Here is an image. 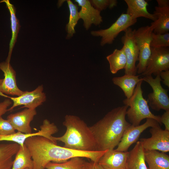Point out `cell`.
<instances>
[{
	"label": "cell",
	"mask_w": 169,
	"mask_h": 169,
	"mask_svg": "<svg viewBox=\"0 0 169 169\" xmlns=\"http://www.w3.org/2000/svg\"><path fill=\"white\" fill-rule=\"evenodd\" d=\"M151 47L160 48L169 47V33L156 34L152 33Z\"/></svg>",
	"instance_id": "obj_29"
},
{
	"label": "cell",
	"mask_w": 169,
	"mask_h": 169,
	"mask_svg": "<svg viewBox=\"0 0 169 169\" xmlns=\"http://www.w3.org/2000/svg\"><path fill=\"white\" fill-rule=\"evenodd\" d=\"M151 136L139 141L144 150H156L166 153L169 151V131L163 130L160 125L150 129Z\"/></svg>",
	"instance_id": "obj_12"
},
{
	"label": "cell",
	"mask_w": 169,
	"mask_h": 169,
	"mask_svg": "<svg viewBox=\"0 0 169 169\" xmlns=\"http://www.w3.org/2000/svg\"><path fill=\"white\" fill-rule=\"evenodd\" d=\"M0 2L1 3L4 2L6 3L10 15L12 36L9 43L8 54L6 60V61L10 62L12 50L16 41L18 33L20 26L19 21L16 16V9L13 5L11 4L8 0L1 1Z\"/></svg>",
	"instance_id": "obj_24"
},
{
	"label": "cell",
	"mask_w": 169,
	"mask_h": 169,
	"mask_svg": "<svg viewBox=\"0 0 169 169\" xmlns=\"http://www.w3.org/2000/svg\"><path fill=\"white\" fill-rule=\"evenodd\" d=\"M0 3H1L0 2Z\"/></svg>",
	"instance_id": "obj_38"
},
{
	"label": "cell",
	"mask_w": 169,
	"mask_h": 169,
	"mask_svg": "<svg viewBox=\"0 0 169 169\" xmlns=\"http://www.w3.org/2000/svg\"><path fill=\"white\" fill-rule=\"evenodd\" d=\"M139 76L125 74L121 76L113 78L112 81L114 84L122 89L126 98L129 99L133 95L137 83L143 81L142 78H139Z\"/></svg>",
	"instance_id": "obj_22"
},
{
	"label": "cell",
	"mask_w": 169,
	"mask_h": 169,
	"mask_svg": "<svg viewBox=\"0 0 169 169\" xmlns=\"http://www.w3.org/2000/svg\"><path fill=\"white\" fill-rule=\"evenodd\" d=\"M106 58L109 64L110 72L113 74L116 73L120 70L124 69L126 64V59L123 47L120 49H115Z\"/></svg>",
	"instance_id": "obj_27"
},
{
	"label": "cell",
	"mask_w": 169,
	"mask_h": 169,
	"mask_svg": "<svg viewBox=\"0 0 169 169\" xmlns=\"http://www.w3.org/2000/svg\"><path fill=\"white\" fill-rule=\"evenodd\" d=\"M157 5L155 7L153 14L156 20L151 23L153 32L163 34L169 31V1L157 0Z\"/></svg>",
	"instance_id": "obj_14"
},
{
	"label": "cell",
	"mask_w": 169,
	"mask_h": 169,
	"mask_svg": "<svg viewBox=\"0 0 169 169\" xmlns=\"http://www.w3.org/2000/svg\"><path fill=\"white\" fill-rule=\"evenodd\" d=\"M151 54L145 71V76L157 75L162 71L169 70V47L154 48L151 47Z\"/></svg>",
	"instance_id": "obj_10"
},
{
	"label": "cell",
	"mask_w": 169,
	"mask_h": 169,
	"mask_svg": "<svg viewBox=\"0 0 169 169\" xmlns=\"http://www.w3.org/2000/svg\"><path fill=\"white\" fill-rule=\"evenodd\" d=\"M90 162L83 157H74L63 162H50L47 164L46 169H88Z\"/></svg>",
	"instance_id": "obj_25"
},
{
	"label": "cell",
	"mask_w": 169,
	"mask_h": 169,
	"mask_svg": "<svg viewBox=\"0 0 169 169\" xmlns=\"http://www.w3.org/2000/svg\"><path fill=\"white\" fill-rule=\"evenodd\" d=\"M160 77L163 79V84L169 87V70L162 71L160 73Z\"/></svg>",
	"instance_id": "obj_34"
},
{
	"label": "cell",
	"mask_w": 169,
	"mask_h": 169,
	"mask_svg": "<svg viewBox=\"0 0 169 169\" xmlns=\"http://www.w3.org/2000/svg\"><path fill=\"white\" fill-rule=\"evenodd\" d=\"M25 169H33V168H26Z\"/></svg>",
	"instance_id": "obj_37"
},
{
	"label": "cell",
	"mask_w": 169,
	"mask_h": 169,
	"mask_svg": "<svg viewBox=\"0 0 169 169\" xmlns=\"http://www.w3.org/2000/svg\"><path fill=\"white\" fill-rule=\"evenodd\" d=\"M0 69L3 72L4 78L0 85V92L17 96L22 95L24 91L18 87L16 73L10 64L6 61L0 63Z\"/></svg>",
	"instance_id": "obj_15"
},
{
	"label": "cell",
	"mask_w": 169,
	"mask_h": 169,
	"mask_svg": "<svg viewBox=\"0 0 169 169\" xmlns=\"http://www.w3.org/2000/svg\"><path fill=\"white\" fill-rule=\"evenodd\" d=\"M3 80V79H0V85L1 84Z\"/></svg>",
	"instance_id": "obj_36"
},
{
	"label": "cell",
	"mask_w": 169,
	"mask_h": 169,
	"mask_svg": "<svg viewBox=\"0 0 169 169\" xmlns=\"http://www.w3.org/2000/svg\"><path fill=\"white\" fill-rule=\"evenodd\" d=\"M137 21V19H132L127 13H122L109 28L92 31L90 33L93 36L101 38L100 42L101 46L111 44L121 32L135 24Z\"/></svg>",
	"instance_id": "obj_7"
},
{
	"label": "cell",
	"mask_w": 169,
	"mask_h": 169,
	"mask_svg": "<svg viewBox=\"0 0 169 169\" xmlns=\"http://www.w3.org/2000/svg\"><path fill=\"white\" fill-rule=\"evenodd\" d=\"M19 147L20 145L15 143L0 144V169H11L13 157Z\"/></svg>",
	"instance_id": "obj_23"
},
{
	"label": "cell",
	"mask_w": 169,
	"mask_h": 169,
	"mask_svg": "<svg viewBox=\"0 0 169 169\" xmlns=\"http://www.w3.org/2000/svg\"><path fill=\"white\" fill-rule=\"evenodd\" d=\"M56 126L53 123H51L47 119L44 120L43 124L40 126V130L38 132L30 133H24L17 131L12 134L6 135H0V141H6L13 142L23 147L24 142L28 138L35 136L44 137L57 144V142L54 139L52 135L58 131Z\"/></svg>",
	"instance_id": "obj_9"
},
{
	"label": "cell",
	"mask_w": 169,
	"mask_h": 169,
	"mask_svg": "<svg viewBox=\"0 0 169 169\" xmlns=\"http://www.w3.org/2000/svg\"><path fill=\"white\" fill-rule=\"evenodd\" d=\"M133 30L134 38L139 51V62L136 66L137 73L142 74L146 69L151 55V43L153 29L151 25H147Z\"/></svg>",
	"instance_id": "obj_5"
},
{
	"label": "cell",
	"mask_w": 169,
	"mask_h": 169,
	"mask_svg": "<svg viewBox=\"0 0 169 169\" xmlns=\"http://www.w3.org/2000/svg\"><path fill=\"white\" fill-rule=\"evenodd\" d=\"M142 79L143 81L150 85L152 90V92L148 94L147 100L151 107L156 111L161 109L169 110L168 90L162 86L161 83L162 79L160 74L156 75L155 78L151 75L145 76Z\"/></svg>",
	"instance_id": "obj_6"
},
{
	"label": "cell",
	"mask_w": 169,
	"mask_h": 169,
	"mask_svg": "<svg viewBox=\"0 0 169 169\" xmlns=\"http://www.w3.org/2000/svg\"><path fill=\"white\" fill-rule=\"evenodd\" d=\"M146 162L148 169H169V156L156 150H144Z\"/></svg>",
	"instance_id": "obj_21"
},
{
	"label": "cell",
	"mask_w": 169,
	"mask_h": 169,
	"mask_svg": "<svg viewBox=\"0 0 169 169\" xmlns=\"http://www.w3.org/2000/svg\"><path fill=\"white\" fill-rule=\"evenodd\" d=\"M128 107L115 108L90 128L94 137L96 151L114 149L120 141L125 130L131 124L126 120Z\"/></svg>",
	"instance_id": "obj_2"
},
{
	"label": "cell",
	"mask_w": 169,
	"mask_h": 169,
	"mask_svg": "<svg viewBox=\"0 0 169 169\" xmlns=\"http://www.w3.org/2000/svg\"><path fill=\"white\" fill-rule=\"evenodd\" d=\"M33 161L28 149L25 144L23 147L20 146L13 160L11 169H33Z\"/></svg>",
	"instance_id": "obj_26"
},
{
	"label": "cell",
	"mask_w": 169,
	"mask_h": 169,
	"mask_svg": "<svg viewBox=\"0 0 169 169\" xmlns=\"http://www.w3.org/2000/svg\"><path fill=\"white\" fill-rule=\"evenodd\" d=\"M63 125L66 128V131L61 136H54L55 141H61L64 144V147L72 149L97 151L96 142L90 127L79 117L67 115Z\"/></svg>",
	"instance_id": "obj_3"
},
{
	"label": "cell",
	"mask_w": 169,
	"mask_h": 169,
	"mask_svg": "<svg viewBox=\"0 0 169 169\" xmlns=\"http://www.w3.org/2000/svg\"><path fill=\"white\" fill-rule=\"evenodd\" d=\"M43 85L38 86L34 90L24 91L21 95L16 97L8 96L0 92V95L9 98L13 102L12 105L8 109V111L12 110L15 107L23 105V107L30 109H36L46 100L45 93L43 92Z\"/></svg>",
	"instance_id": "obj_11"
},
{
	"label": "cell",
	"mask_w": 169,
	"mask_h": 169,
	"mask_svg": "<svg viewBox=\"0 0 169 169\" xmlns=\"http://www.w3.org/2000/svg\"><path fill=\"white\" fill-rule=\"evenodd\" d=\"M160 125L155 119H146V121L141 125L134 126L131 125L125 131L121 140L115 149L116 151L126 152L129 147L136 142L141 133L147 128Z\"/></svg>",
	"instance_id": "obj_13"
},
{
	"label": "cell",
	"mask_w": 169,
	"mask_h": 169,
	"mask_svg": "<svg viewBox=\"0 0 169 169\" xmlns=\"http://www.w3.org/2000/svg\"><path fill=\"white\" fill-rule=\"evenodd\" d=\"M12 104L11 101L8 99L0 102V117L8 111V108Z\"/></svg>",
	"instance_id": "obj_32"
},
{
	"label": "cell",
	"mask_w": 169,
	"mask_h": 169,
	"mask_svg": "<svg viewBox=\"0 0 169 169\" xmlns=\"http://www.w3.org/2000/svg\"><path fill=\"white\" fill-rule=\"evenodd\" d=\"M142 82L141 81L137 83L130 98H126L123 101L124 105L129 107L126 110V115L130 124L134 126L139 125L142 120L148 118L155 119L161 125V116L155 115L151 112L147 100L143 97Z\"/></svg>",
	"instance_id": "obj_4"
},
{
	"label": "cell",
	"mask_w": 169,
	"mask_h": 169,
	"mask_svg": "<svg viewBox=\"0 0 169 169\" xmlns=\"http://www.w3.org/2000/svg\"><path fill=\"white\" fill-rule=\"evenodd\" d=\"M69 10V21L66 26V38L69 39L75 33V27L80 19L78 6L70 0H66Z\"/></svg>",
	"instance_id": "obj_28"
},
{
	"label": "cell",
	"mask_w": 169,
	"mask_h": 169,
	"mask_svg": "<svg viewBox=\"0 0 169 169\" xmlns=\"http://www.w3.org/2000/svg\"><path fill=\"white\" fill-rule=\"evenodd\" d=\"M88 169H105L98 162H90Z\"/></svg>",
	"instance_id": "obj_35"
},
{
	"label": "cell",
	"mask_w": 169,
	"mask_h": 169,
	"mask_svg": "<svg viewBox=\"0 0 169 169\" xmlns=\"http://www.w3.org/2000/svg\"><path fill=\"white\" fill-rule=\"evenodd\" d=\"M90 1L94 8L100 12L107 8H113L117 4L116 0H90Z\"/></svg>",
	"instance_id": "obj_30"
},
{
	"label": "cell",
	"mask_w": 169,
	"mask_h": 169,
	"mask_svg": "<svg viewBox=\"0 0 169 169\" xmlns=\"http://www.w3.org/2000/svg\"><path fill=\"white\" fill-rule=\"evenodd\" d=\"M129 152L112 149L107 150L98 162L105 169H125Z\"/></svg>",
	"instance_id": "obj_18"
},
{
	"label": "cell",
	"mask_w": 169,
	"mask_h": 169,
	"mask_svg": "<svg viewBox=\"0 0 169 169\" xmlns=\"http://www.w3.org/2000/svg\"><path fill=\"white\" fill-rule=\"evenodd\" d=\"M36 114V109L26 108L20 112L10 114L7 119L17 131L30 133H32L30 123Z\"/></svg>",
	"instance_id": "obj_16"
},
{
	"label": "cell",
	"mask_w": 169,
	"mask_h": 169,
	"mask_svg": "<svg viewBox=\"0 0 169 169\" xmlns=\"http://www.w3.org/2000/svg\"><path fill=\"white\" fill-rule=\"evenodd\" d=\"M129 152L125 169H148L146 164L144 150L139 141Z\"/></svg>",
	"instance_id": "obj_20"
},
{
	"label": "cell",
	"mask_w": 169,
	"mask_h": 169,
	"mask_svg": "<svg viewBox=\"0 0 169 169\" xmlns=\"http://www.w3.org/2000/svg\"><path fill=\"white\" fill-rule=\"evenodd\" d=\"M124 32L121 40L126 59L125 73L135 75L137 73L136 64L138 60L139 49L134 38L133 30L129 27Z\"/></svg>",
	"instance_id": "obj_8"
},
{
	"label": "cell",
	"mask_w": 169,
	"mask_h": 169,
	"mask_svg": "<svg viewBox=\"0 0 169 169\" xmlns=\"http://www.w3.org/2000/svg\"><path fill=\"white\" fill-rule=\"evenodd\" d=\"M161 123H163L165 127V130L169 131V110L165 111L160 117Z\"/></svg>",
	"instance_id": "obj_33"
},
{
	"label": "cell",
	"mask_w": 169,
	"mask_h": 169,
	"mask_svg": "<svg viewBox=\"0 0 169 169\" xmlns=\"http://www.w3.org/2000/svg\"><path fill=\"white\" fill-rule=\"evenodd\" d=\"M15 132V130L8 120L0 117V135H8Z\"/></svg>",
	"instance_id": "obj_31"
},
{
	"label": "cell",
	"mask_w": 169,
	"mask_h": 169,
	"mask_svg": "<svg viewBox=\"0 0 169 169\" xmlns=\"http://www.w3.org/2000/svg\"><path fill=\"white\" fill-rule=\"evenodd\" d=\"M24 144L29 150L33 161V169H45L50 162L61 163L74 157H80L98 162L107 150L84 151L68 148L58 145L42 136L30 137Z\"/></svg>",
	"instance_id": "obj_1"
},
{
	"label": "cell",
	"mask_w": 169,
	"mask_h": 169,
	"mask_svg": "<svg viewBox=\"0 0 169 169\" xmlns=\"http://www.w3.org/2000/svg\"><path fill=\"white\" fill-rule=\"evenodd\" d=\"M127 8L126 13L132 19H136L139 17H144L152 20H156L154 14L147 10L148 4L145 0H125Z\"/></svg>",
	"instance_id": "obj_19"
},
{
	"label": "cell",
	"mask_w": 169,
	"mask_h": 169,
	"mask_svg": "<svg viewBox=\"0 0 169 169\" xmlns=\"http://www.w3.org/2000/svg\"><path fill=\"white\" fill-rule=\"evenodd\" d=\"M74 2L81 7L79 12L80 19L83 21V26L88 30L92 24L97 26L103 22L100 12L94 8L89 0H75Z\"/></svg>",
	"instance_id": "obj_17"
}]
</instances>
